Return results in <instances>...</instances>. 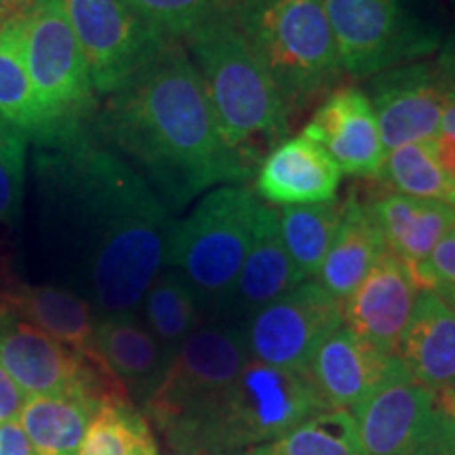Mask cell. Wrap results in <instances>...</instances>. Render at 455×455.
Wrapping results in <instances>:
<instances>
[{"label":"cell","instance_id":"obj_1","mask_svg":"<svg viewBox=\"0 0 455 455\" xmlns=\"http://www.w3.org/2000/svg\"><path fill=\"white\" fill-rule=\"evenodd\" d=\"M32 175L41 235L81 258L106 316L133 315L167 266L171 209L89 123L34 138Z\"/></svg>","mask_w":455,"mask_h":455},{"label":"cell","instance_id":"obj_2","mask_svg":"<svg viewBox=\"0 0 455 455\" xmlns=\"http://www.w3.org/2000/svg\"><path fill=\"white\" fill-rule=\"evenodd\" d=\"M98 133L135 163L169 209L253 173V164L221 138L195 61L171 38L133 81L108 98Z\"/></svg>","mask_w":455,"mask_h":455},{"label":"cell","instance_id":"obj_3","mask_svg":"<svg viewBox=\"0 0 455 455\" xmlns=\"http://www.w3.org/2000/svg\"><path fill=\"white\" fill-rule=\"evenodd\" d=\"M221 138L249 164L289 131V108L249 47L236 20H220L186 36Z\"/></svg>","mask_w":455,"mask_h":455},{"label":"cell","instance_id":"obj_4","mask_svg":"<svg viewBox=\"0 0 455 455\" xmlns=\"http://www.w3.org/2000/svg\"><path fill=\"white\" fill-rule=\"evenodd\" d=\"M327 409L331 407L308 371L272 367L249 356L236 382L169 449L173 455L249 451Z\"/></svg>","mask_w":455,"mask_h":455},{"label":"cell","instance_id":"obj_5","mask_svg":"<svg viewBox=\"0 0 455 455\" xmlns=\"http://www.w3.org/2000/svg\"><path fill=\"white\" fill-rule=\"evenodd\" d=\"M235 20L289 112L339 81L344 66L323 0H244Z\"/></svg>","mask_w":455,"mask_h":455},{"label":"cell","instance_id":"obj_6","mask_svg":"<svg viewBox=\"0 0 455 455\" xmlns=\"http://www.w3.org/2000/svg\"><path fill=\"white\" fill-rule=\"evenodd\" d=\"M258 198L244 186H220L175 226L167 266L195 291L201 308L226 306L247 258Z\"/></svg>","mask_w":455,"mask_h":455},{"label":"cell","instance_id":"obj_7","mask_svg":"<svg viewBox=\"0 0 455 455\" xmlns=\"http://www.w3.org/2000/svg\"><path fill=\"white\" fill-rule=\"evenodd\" d=\"M249 358L244 331L235 325L196 327L169 356L146 411L175 445L236 382Z\"/></svg>","mask_w":455,"mask_h":455},{"label":"cell","instance_id":"obj_8","mask_svg":"<svg viewBox=\"0 0 455 455\" xmlns=\"http://www.w3.org/2000/svg\"><path fill=\"white\" fill-rule=\"evenodd\" d=\"M24 49L43 118L38 135L89 123L95 89L64 0H32L28 4Z\"/></svg>","mask_w":455,"mask_h":455},{"label":"cell","instance_id":"obj_9","mask_svg":"<svg viewBox=\"0 0 455 455\" xmlns=\"http://www.w3.org/2000/svg\"><path fill=\"white\" fill-rule=\"evenodd\" d=\"M338 53L352 76L411 64L432 53L439 36L405 0H323Z\"/></svg>","mask_w":455,"mask_h":455},{"label":"cell","instance_id":"obj_10","mask_svg":"<svg viewBox=\"0 0 455 455\" xmlns=\"http://www.w3.org/2000/svg\"><path fill=\"white\" fill-rule=\"evenodd\" d=\"M350 413L367 455H451L455 449V419L409 371Z\"/></svg>","mask_w":455,"mask_h":455},{"label":"cell","instance_id":"obj_11","mask_svg":"<svg viewBox=\"0 0 455 455\" xmlns=\"http://www.w3.org/2000/svg\"><path fill=\"white\" fill-rule=\"evenodd\" d=\"M87 61L95 93L121 91L169 41L148 26L127 0H64Z\"/></svg>","mask_w":455,"mask_h":455},{"label":"cell","instance_id":"obj_12","mask_svg":"<svg viewBox=\"0 0 455 455\" xmlns=\"http://www.w3.org/2000/svg\"><path fill=\"white\" fill-rule=\"evenodd\" d=\"M341 325V301L310 278L255 312L244 339L255 361L308 371L318 346Z\"/></svg>","mask_w":455,"mask_h":455},{"label":"cell","instance_id":"obj_13","mask_svg":"<svg viewBox=\"0 0 455 455\" xmlns=\"http://www.w3.org/2000/svg\"><path fill=\"white\" fill-rule=\"evenodd\" d=\"M451 89L453 83L439 68L426 64H405L375 74L369 100L384 150L435 140Z\"/></svg>","mask_w":455,"mask_h":455},{"label":"cell","instance_id":"obj_14","mask_svg":"<svg viewBox=\"0 0 455 455\" xmlns=\"http://www.w3.org/2000/svg\"><path fill=\"white\" fill-rule=\"evenodd\" d=\"M419 289L411 266L386 251L361 284L341 301L344 325L386 355L396 356Z\"/></svg>","mask_w":455,"mask_h":455},{"label":"cell","instance_id":"obj_15","mask_svg":"<svg viewBox=\"0 0 455 455\" xmlns=\"http://www.w3.org/2000/svg\"><path fill=\"white\" fill-rule=\"evenodd\" d=\"M407 371L398 356L386 355L341 325L318 346L308 373L331 409L352 411L398 373Z\"/></svg>","mask_w":455,"mask_h":455},{"label":"cell","instance_id":"obj_16","mask_svg":"<svg viewBox=\"0 0 455 455\" xmlns=\"http://www.w3.org/2000/svg\"><path fill=\"white\" fill-rule=\"evenodd\" d=\"M304 135L325 148L344 173L378 178L386 150L365 91L356 87L335 89L318 106L306 124Z\"/></svg>","mask_w":455,"mask_h":455},{"label":"cell","instance_id":"obj_17","mask_svg":"<svg viewBox=\"0 0 455 455\" xmlns=\"http://www.w3.org/2000/svg\"><path fill=\"white\" fill-rule=\"evenodd\" d=\"M341 171L308 135L283 140L259 161L255 190L264 201L293 207L335 201Z\"/></svg>","mask_w":455,"mask_h":455},{"label":"cell","instance_id":"obj_18","mask_svg":"<svg viewBox=\"0 0 455 455\" xmlns=\"http://www.w3.org/2000/svg\"><path fill=\"white\" fill-rule=\"evenodd\" d=\"M396 356L426 388L455 386V310L435 289L418 293Z\"/></svg>","mask_w":455,"mask_h":455},{"label":"cell","instance_id":"obj_19","mask_svg":"<svg viewBox=\"0 0 455 455\" xmlns=\"http://www.w3.org/2000/svg\"><path fill=\"white\" fill-rule=\"evenodd\" d=\"M299 283H304V278L284 249L278 215L275 209L259 203L251 244L226 306L251 318L255 312L291 291Z\"/></svg>","mask_w":455,"mask_h":455},{"label":"cell","instance_id":"obj_20","mask_svg":"<svg viewBox=\"0 0 455 455\" xmlns=\"http://www.w3.org/2000/svg\"><path fill=\"white\" fill-rule=\"evenodd\" d=\"M11 312L76 352L84 361H101L95 344L93 310L87 299L57 284H17L4 293Z\"/></svg>","mask_w":455,"mask_h":455},{"label":"cell","instance_id":"obj_21","mask_svg":"<svg viewBox=\"0 0 455 455\" xmlns=\"http://www.w3.org/2000/svg\"><path fill=\"white\" fill-rule=\"evenodd\" d=\"M386 251L388 247L371 204L348 198L316 281L335 299L344 301Z\"/></svg>","mask_w":455,"mask_h":455},{"label":"cell","instance_id":"obj_22","mask_svg":"<svg viewBox=\"0 0 455 455\" xmlns=\"http://www.w3.org/2000/svg\"><path fill=\"white\" fill-rule=\"evenodd\" d=\"M95 344L129 395L144 401L161 382L169 365V352L133 315H114L98 321Z\"/></svg>","mask_w":455,"mask_h":455},{"label":"cell","instance_id":"obj_23","mask_svg":"<svg viewBox=\"0 0 455 455\" xmlns=\"http://www.w3.org/2000/svg\"><path fill=\"white\" fill-rule=\"evenodd\" d=\"M386 247L405 264L419 266L455 228V207L388 192L373 204Z\"/></svg>","mask_w":455,"mask_h":455},{"label":"cell","instance_id":"obj_24","mask_svg":"<svg viewBox=\"0 0 455 455\" xmlns=\"http://www.w3.org/2000/svg\"><path fill=\"white\" fill-rule=\"evenodd\" d=\"M101 405L87 396H32L20 411V422L34 455H78L84 435Z\"/></svg>","mask_w":455,"mask_h":455},{"label":"cell","instance_id":"obj_25","mask_svg":"<svg viewBox=\"0 0 455 455\" xmlns=\"http://www.w3.org/2000/svg\"><path fill=\"white\" fill-rule=\"evenodd\" d=\"M0 118L36 138L43 129L41 110L30 81L24 49V13L0 28Z\"/></svg>","mask_w":455,"mask_h":455},{"label":"cell","instance_id":"obj_26","mask_svg":"<svg viewBox=\"0 0 455 455\" xmlns=\"http://www.w3.org/2000/svg\"><path fill=\"white\" fill-rule=\"evenodd\" d=\"M341 212L344 203L338 201L293 204L276 212L283 244L304 281L315 278L321 270L339 226Z\"/></svg>","mask_w":455,"mask_h":455},{"label":"cell","instance_id":"obj_27","mask_svg":"<svg viewBox=\"0 0 455 455\" xmlns=\"http://www.w3.org/2000/svg\"><path fill=\"white\" fill-rule=\"evenodd\" d=\"M146 327L173 355L188 335L201 327V304L195 291L175 270H163L150 284L144 301Z\"/></svg>","mask_w":455,"mask_h":455},{"label":"cell","instance_id":"obj_28","mask_svg":"<svg viewBox=\"0 0 455 455\" xmlns=\"http://www.w3.org/2000/svg\"><path fill=\"white\" fill-rule=\"evenodd\" d=\"M247 455H367L355 418L344 409L312 415L281 439L253 447Z\"/></svg>","mask_w":455,"mask_h":455},{"label":"cell","instance_id":"obj_29","mask_svg":"<svg viewBox=\"0 0 455 455\" xmlns=\"http://www.w3.org/2000/svg\"><path fill=\"white\" fill-rule=\"evenodd\" d=\"M378 180L395 190V195L441 201L451 204L455 184L436 161L432 141L398 146L384 155Z\"/></svg>","mask_w":455,"mask_h":455},{"label":"cell","instance_id":"obj_30","mask_svg":"<svg viewBox=\"0 0 455 455\" xmlns=\"http://www.w3.org/2000/svg\"><path fill=\"white\" fill-rule=\"evenodd\" d=\"M129 7L164 38H186L196 28L235 20L244 0H127Z\"/></svg>","mask_w":455,"mask_h":455},{"label":"cell","instance_id":"obj_31","mask_svg":"<svg viewBox=\"0 0 455 455\" xmlns=\"http://www.w3.org/2000/svg\"><path fill=\"white\" fill-rule=\"evenodd\" d=\"M144 418L133 407L101 405L91 419L78 455H131Z\"/></svg>","mask_w":455,"mask_h":455},{"label":"cell","instance_id":"obj_32","mask_svg":"<svg viewBox=\"0 0 455 455\" xmlns=\"http://www.w3.org/2000/svg\"><path fill=\"white\" fill-rule=\"evenodd\" d=\"M30 135L15 129L0 144V228L20 218L26 190V156Z\"/></svg>","mask_w":455,"mask_h":455},{"label":"cell","instance_id":"obj_33","mask_svg":"<svg viewBox=\"0 0 455 455\" xmlns=\"http://www.w3.org/2000/svg\"><path fill=\"white\" fill-rule=\"evenodd\" d=\"M413 276L419 289H435L439 284H455V228L436 244L428 259L415 266Z\"/></svg>","mask_w":455,"mask_h":455},{"label":"cell","instance_id":"obj_34","mask_svg":"<svg viewBox=\"0 0 455 455\" xmlns=\"http://www.w3.org/2000/svg\"><path fill=\"white\" fill-rule=\"evenodd\" d=\"M26 403V395L17 388L11 375L0 367V424L11 422L20 415Z\"/></svg>","mask_w":455,"mask_h":455},{"label":"cell","instance_id":"obj_35","mask_svg":"<svg viewBox=\"0 0 455 455\" xmlns=\"http://www.w3.org/2000/svg\"><path fill=\"white\" fill-rule=\"evenodd\" d=\"M0 455H34L30 441L17 419L0 424Z\"/></svg>","mask_w":455,"mask_h":455},{"label":"cell","instance_id":"obj_36","mask_svg":"<svg viewBox=\"0 0 455 455\" xmlns=\"http://www.w3.org/2000/svg\"><path fill=\"white\" fill-rule=\"evenodd\" d=\"M432 148H435L436 161H439L443 171L447 173V178L455 184V140L439 133L432 140Z\"/></svg>","mask_w":455,"mask_h":455},{"label":"cell","instance_id":"obj_37","mask_svg":"<svg viewBox=\"0 0 455 455\" xmlns=\"http://www.w3.org/2000/svg\"><path fill=\"white\" fill-rule=\"evenodd\" d=\"M131 455H156L155 436H152L150 426H148L146 419L140 424L138 435H135L133 449H131Z\"/></svg>","mask_w":455,"mask_h":455},{"label":"cell","instance_id":"obj_38","mask_svg":"<svg viewBox=\"0 0 455 455\" xmlns=\"http://www.w3.org/2000/svg\"><path fill=\"white\" fill-rule=\"evenodd\" d=\"M439 70L449 83L455 84V36L449 38L439 57Z\"/></svg>","mask_w":455,"mask_h":455},{"label":"cell","instance_id":"obj_39","mask_svg":"<svg viewBox=\"0 0 455 455\" xmlns=\"http://www.w3.org/2000/svg\"><path fill=\"white\" fill-rule=\"evenodd\" d=\"M439 133L447 135V138L455 140V84L451 89V95H449V101L445 106V112H443L441 118V131Z\"/></svg>","mask_w":455,"mask_h":455},{"label":"cell","instance_id":"obj_40","mask_svg":"<svg viewBox=\"0 0 455 455\" xmlns=\"http://www.w3.org/2000/svg\"><path fill=\"white\" fill-rule=\"evenodd\" d=\"M28 7L20 3V0H0V28L7 24L9 20H13L15 15L24 13Z\"/></svg>","mask_w":455,"mask_h":455},{"label":"cell","instance_id":"obj_41","mask_svg":"<svg viewBox=\"0 0 455 455\" xmlns=\"http://www.w3.org/2000/svg\"><path fill=\"white\" fill-rule=\"evenodd\" d=\"M435 291L455 310V284H439V287H435Z\"/></svg>","mask_w":455,"mask_h":455},{"label":"cell","instance_id":"obj_42","mask_svg":"<svg viewBox=\"0 0 455 455\" xmlns=\"http://www.w3.org/2000/svg\"><path fill=\"white\" fill-rule=\"evenodd\" d=\"M13 131H15V127H11L7 121H3V118H0V144H3V141L7 140Z\"/></svg>","mask_w":455,"mask_h":455},{"label":"cell","instance_id":"obj_43","mask_svg":"<svg viewBox=\"0 0 455 455\" xmlns=\"http://www.w3.org/2000/svg\"><path fill=\"white\" fill-rule=\"evenodd\" d=\"M11 312L9 304H7V298H4V293H0V321H3L4 316H7Z\"/></svg>","mask_w":455,"mask_h":455},{"label":"cell","instance_id":"obj_44","mask_svg":"<svg viewBox=\"0 0 455 455\" xmlns=\"http://www.w3.org/2000/svg\"><path fill=\"white\" fill-rule=\"evenodd\" d=\"M201 455H247V453L236 451V453H201Z\"/></svg>","mask_w":455,"mask_h":455},{"label":"cell","instance_id":"obj_45","mask_svg":"<svg viewBox=\"0 0 455 455\" xmlns=\"http://www.w3.org/2000/svg\"><path fill=\"white\" fill-rule=\"evenodd\" d=\"M20 3H21V4H24V7H28V4H30V3H32V0H20Z\"/></svg>","mask_w":455,"mask_h":455},{"label":"cell","instance_id":"obj_46","mask_svg":"<svg viewBox=\"0 0 455 455\" xmlns=\"http://www.w3.org/2000/svg\"><path fill=\"white\" fill-rule=\"evenodd\" d=\"M451 204H453V207H455V195H453V201H451Z\"/></svg>","mask_w":455,"mask_h":455},{"label":"cell","instance_id":"obj_47","mask_svg":"<svg viewBox=\"0 0 455 455\" xmlns=\"http://www.w3.org/2000/svg\"><path fill=\"white\" fill-rule=\"evenodd\" d=\"M451 455H455V449H453V453H451Z\"/></svg>","mask_w":455,"mask_h":455}]
</instances>
